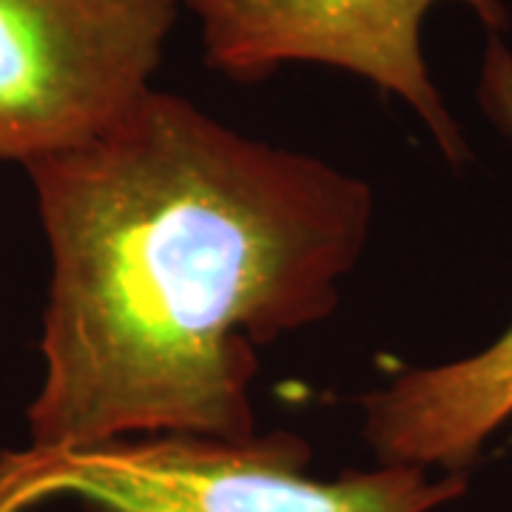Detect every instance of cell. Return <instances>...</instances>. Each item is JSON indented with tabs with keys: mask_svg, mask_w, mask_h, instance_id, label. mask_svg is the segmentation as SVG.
Returning <instances> with one entry per match:
<instances>
[{
	"mask_svg": "<svg viewBox=\"0 0 512 512\" xmlns=\"http://www.w3.org/2000/svg\"><path fill=\"white\" fill-rule=\"evenodd\" d=\"M311 444L276 430L248 439L134 436L92 447L0 453V512L74 498L83 512H433L467 490L464 473L379 464L308 473Z\"/></svg>",
	"mask_w": 512,
	"mask_h": 512,
	"instance_id": "2",
	"label": "cell"
},
{
	"mask_svg": "<svg viewBox=\"0 0 512 512\" xmlns=\"http://www.w3.org/2000/svg\"><path fill=\"white\" fill-rule=\"evenodd\" d=\"M436 0H185L200 18L208 66L254 83L285 63H322L402 97L441 151L467 157L461 131L421 55V20ZM490 29L504 26L498 0H461Z\"/></svg>",
	"mask_w": 512,
	"mask_h": 512,
	"instance_id": "4",
	"label": "cell"
},
{
	"mask_svg": "<svg viewBox=\"0 0 512 512\" xmlns=\"http://www.w3.org/2000/svg\"><path fill=\"white\" fill-rule=\"evenodd\" d=\"M177 0H0V160L106 137L151 92Z\"/></svg>",
	"mask_w": 512,
	"mask_h": 512,
	"instance_id": "3",
	"label": "cell"
},
{
	"mask_svg": "<svg viewBox=\"0 0 512 512\" xmlns=\"http://www.w3.org/2000/svg\"><path fill=\"white\" fill-rule=\"evenodd\" d=\"M26 171L52 254L37 450L254 436L256 348L330 316L373 214L362 180L154 89Z\"/></svg>",
	"mask_w": 512,
	"mask_h": 512,
	"instance_id": "1",
	"label": "cell"
},
{
	"mask_svg": "<svg viewBox=\"0 0 512 512\" xmlns=\"http://www.w3.org/2000/svg\"><path fill=\"white\" fill-rule=\"evenodd\" d=\"M481 106L512 137V52L490 43ZM365 439L379 464L464 473L512 419V325L470 359L404 373L365 396Z\"/></svg>",
	"mask_w": 512,
	"mask_h": 512,
	"instance_id": "5",
	"label": "cell"
}]
</instances>
